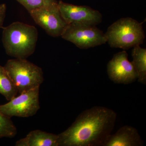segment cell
Segmentation results:
<instances>
[{"label":"cell","instance_id":"obj_12","mask_svg":"<svg viewBox=\"0 0 146 146\" xmlns=\"http://www.w3.org/2000/svg\"><path fill=\"white\" fill-rule=\"evenodd\" d=\"M133 61L137 75L138 82L146 84V49L140 47V45L133 47L132 51Z\"/></svg>","mask_w":146,"mask_h":146},{"label":"cell","instance_id":"obj_13","mask_svg":"<svg viewBox=\"0 0 146 146\" xmlns=\"http://www.w3.org/2000/svg\"><path fill=\"white\" fill-rule=\"evenodd\" d=\"M18 93L17 88L5 69L0 65V94L9 101L16 97Z\"/></svg>","mask_w":146,"mask_h":146},{"label":"cell","instance_id":"obj_11","mask_svg":"<svg viewBox=\"0 0 146 146\" xmlns=\"http://www.w3.org/2000/svg\"><path fill=\"white\" fill-rule=\"evenodd\" d=\"M16 146H58V136L40 130L30 131L16 142Z\"/></svg>","mask_w":146,"mask_h":146},{"label":"cell","instance_id":"obj_8","mask_svg":"<svg viewBox=\"0 0 146 146\" xmlns=\"http://www.w3.org/2000/svg\"><path fill=\"white\" fill-rule=\"evenodd\" d=\"M108 77L114 83L127 84L137 80V75L132 62L128 59L125 50L114 55L107 65Z\"/></svg>","mask_w":146,"mask_h":146},{"label":"cell","instance_id":"obj_10","mask_svg":"<svg viewBox=\"0 0 146 146\" xmlns=\"http://www.w3.org/2000/svg\"><path fill=\"white\" fill-rule=\"evenodd\" d=\"M144 142L135 128L125 125L111 134L104 146H141Z\"/></svg>","mask_w":146,"mask_h":146},{"label":"cell","instance_id":"obj_15","mask_svg":"<svg viewBox=\"0 0 146 146\" xmlns=\"http://www.w3.org/2000/svg\"><path fill=\"white\" fill-rule=\"evenodd\" d=\"M30 12L38 9L57 4L56 0H16Z\"/></svg>","mask_w":146,"mask_h":146},{"label":"cell","instance_id":"obj_4","mask_svg":"<svg viewBox=\"0 0 146 146\" xmlns=\"http://www.w3.org/2000/svg\"><path fill=\"white\" fill-rule=\"evenodd\" d=\"M3 67L20 94L40 87L44 81L42 68L26 59H10Z\"/></svg>","mask_w":146,"mask_h":146},{"label":"cell","instance_id":"obj_16","mask_svg":"<svg viewBox=\"0 0 146 146\" xmlns=\"http://www.w3.org/2000/svg\"><path fill=\"white\" fill-rule=\"evenodd\" d=\"M7 6L5 4L0 5V28L3 27L6 12Z\"/></svg>","mask_w":146,"mask_h":146},{"label":"cell","instance_id":"obj_9","mask_svg":"<svg viewBox=\"0 0 146 146\" xmlns=\"http://www.w3.org/2000/svg\"><path fill=\"white\" fill-rule=\"evenodd\" d=\"M58 7L68 25L76 23L96 26L102 21L101 13L88 7L73 5L60 1Z\"/></svg>","mask_w":146,"mask_h":146},{"label":"cell","instance_id":"obj_2","mask_svg":"<svg viewBox=\"0 0 146 146\" xmlns=\"http://www.w3.org/2000/svg\"><path fill=\"white\" fill-rule=\"evenodd\" d=\"M2 28V42L7 54L26 59L34 53L38 36L35 27L16 22Z\"/></svg>","mask_w":146,"mask_h":146},{"label":"cell","instance_id":"obj_7","mask_svg":"<svg viewBox=\"0 0 146 146\" xmlns=\"http://www.w3.org/2000/svg\"><path fill=\"white\" fill-rule=\"evenodd\" d=\"M29 13L36 24L53 37L61 36L68 25L60 14L58 3L33 11Z\"/></svg>","mask_w":146,"mask_h":146},{"label":"cell","instance_id":"obj_5","mask_svg":"<svg viewBox=\"0 0 146 146\" xmlns=\"http://www.w3.org/2000/svg\"><path fill=\"white\" fill-rule=\"evenodd\" d=\"M61 36L83 49L100 46L107 42L105 33L96 26L69 24Z\"/></svg>","mask_w":146,"mask_h":146},{"label":"cell","instance_id":"obj_6","mask_svg":"<svg viewBox=\"0 0 146 146\" xmlns=\"http://www.w3.org/2000/svg\"><path fill=\"white\" fill-rule=\"evenodd\" d=\"M39 87L23 92L7 104L0 105V111L11 118L29 117L34 116L40 109Z\"/></svg>","mask_w":146,"mask_h":146},{"label":"cell","instance_id":"obj_3","mask_svg":"<svg viewBox=\"0 0 146 146\" xmlns=\"http://www.w3.org/2000/svg\"><path fill=\"white\" fill-rule=\"evenodd\" d=\"M105 35L110 46L124 50L141 44L145 38L142 23L131 18L118 20L108 27Z\"/></svg>","mask_w":146,"mask_h":146},{"label":"cell","instance_id":"obj_14","mask_svg":"<svg viewBox=\"0 0 146 146\" xmlns=\"http://www.w3.org/2000/svg\"><path fill=\"white\" fill-rule=\"evenodd\" d=\"M17 129L10 117L0 111V139L13 138L16 136Z\"/></svg>","mask_w":146,"mask_h":146},{"label":"cell","instance_id":"obj_1","mask_svg":"<svg viewBox=\"0 0 146 146\" xmlns=\"http://www.w3.org/2000/svg\"><path fill=\"white\" fill-rule=\"evenodd\" d=\"M117 114L103 106H94L78 116L58 136V146H104L114 129Z\"/></svg>","mask_w":146,"mask_h":146}]
</instances>
